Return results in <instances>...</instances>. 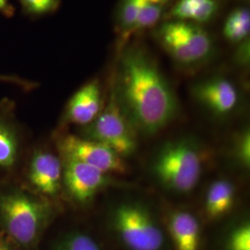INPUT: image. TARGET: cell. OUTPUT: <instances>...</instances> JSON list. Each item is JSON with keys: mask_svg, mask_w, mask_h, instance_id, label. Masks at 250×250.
<instances>
[{"mask_svg": "<svg viewBox=\"0 0 250 250\" xmlns=\"http://www.w3.org/2000/svg\"><path fill=\"white\" fill-rule=\"evenodd\" d=\"M111 84L120 106L138 134H158L178 115V100L170 83L140 47L121 51Z\"/></svg>", "mask_w": 250, "mask_h": 250, "instance_id": "cell-1", "label": "cell"}, {"mask_svg": "<svg viewBox=\"0 0 250 250\" xmlns=\"http://www.w3.org/2000/svg\"><path fill=\"white\" fill-rule=\"evenodd\" d=\"M226 250H250V224L244 220L236 224L229 232L226 244Z\"/></svg>", "mask_w": 250, "mask_h": 250, "instance_id": "cell-20", "label": "cell"}, {"mask_svg": "<svg viewBox=\"0 0 250 250\" xmlns=\"http://www.w3.org/2000/svg\"><path fill=\"white\" fill-rule=\"evenodd\" d=\"M57 250H102L99 243L88 234L73 232L63 238Z\"/></svg>", "mask_w": 250, "mask_h": 250, "instance_id": "cell-21", "label": "cell"}, {"mask_svg": "<svg viewBox=\"0 0 250 250\" xmlns=\"http://www.w3.org/2000/svg\"><path fill=\"white\" fill-rule=\"evenodd\" d=\"M239 60V62L247 64L250 61V42L249 40L240 44L239 47V55L237 57Z\"/></svg>", "mask_w": 250, "mask_h": 250, "instance_id": "cell-25", "label": "cell"}, {"mask_svg": "<svg viewBox=\"0 0 250 250\" xmlns=\"http://www.w3.org/2000/svg\"><path fill=\"white\" fill-rule=\"evenodd\" d=\"M224 36L232 44H242L249 40L250 33V9L240 7L232 9L225 19Z\"/></svg>", "mask_w": 250, "mask_h": 250, "instance_id": "cell-15", "label": "cell"}, {"mask_svg": "<svg viewBox=\"0 0 250 250\" xmlns=\"http://www.w3.org/2000/svg\"><path fill=\"white\" fill-rule=\"evenodd\" d=\"M162 12H163V5L154 4L146 0L138 13L137 18L134 21V25L128 31V33L125 35V37L119 42L118 44L119 49L123 50L125 44L128 42L129 38L134 36V34L155 26L161 18Z\"/></svg>", "mask_w": 250, "mask_h": 250, "instance_id": "cell-16", "label": "cell"}, {"mask_svg": "<svg viewBox=\"0 0 250 250\" xmlns=\"http://www.w3.org/2000/svg\"><path fill=\"white\" fill-rule=\"evenodd\" d=\"M146 0H122L117 16V26L120 33V40L125 37L134 25L138 13Z\"/></svg>", "mask_w": 250, "mask_h": 250, "instance_id": "cell-18", "label": "cell"}, {"mask_svg": "<svg viewBox=\"0 0 250 250\" xmlns=\"http://www.w3.org/2000/svg\"><path fill=\"white\" fill-rule=\"evenodd\" d=\"M15 13V8L9 0H0V14L7 18H11Z\"/></svg>", "mask_w": 250, "mask_h": 250, "instance_id": "cell-24", "label": "cell"}, {"mask_svg": "<svg viewBox=\"0 0 250 250\" xmlns=\"http://www.w3.org/2000/svg\"><path fill=\"white\" fill-rule=\"evenodd\" d=\"M229 156L237 167L244 170H250V131L245 127L232 135L229 147Z\"/></svg>", "mask_w": 250, "mask_h": 250, "instance_id": "cell-17", "label": "cell"}, {"mask_svg": "<svg viewBox=\"0 0 250 250\" xmlns=\"http://www.w3.org/2000/svg\"><path fill=\"white\" fill-rule=\"evenodd\" d=\"M166 227L175 250H199L200 223L188 208H170L166 216Z\"/></svg>", "mask_w": 250, "mask_h": 250, "instance_id": "cell-12", "label": "cell"}, {"mask_svg": "<svg viewBox=\"0 0 250 250\" xmlns=\"http://www.w3.org/2000/svg\"><path fill=\"white\" fill-rule=\"evenodd\" d=\"M237 200V188L232 180L220 177L206 188L202 202L203 214L208 221H218L229 214Z\"/></svg>", "mask_w": 250, "mask_h": 250, "instance_id": "cell-13", "label": "cell"}, {"mask_svg": "<svg viewBox=\"0 0 250 250\" xmlns=\"http://www.w3.org/2000/svg\"><path fill=\"white\" fill-rule=\"evenodd\" d=\"M0 250H15L9 244L6 238L0 235Z\"/></svg>", "mask_w": 250, "mask_h": 250, "instance_id": "cell-26", "label": "cell"}, {"mask_svg": "<svg viewBox=\"0 0 250 250\" xmlns=\"http://www.w3.org/2000/svg\"><path fill=\"white\" fill-rule=\"evenodd\" d=\"M193 98L216 117L230 116L238 109L241 94L232 80L214 76L199 81L192 87Z\"/></svg>", "mask_w": 250, "mask_h": 250, "instance_id": "cell-9", "label": "cell"}, {"mask_svg": "<svg viewBox=\"0 0 250 250\" xmlns=\"http://www.w3.org/2000/svg\"><path fill=\"white\" fill-rule=\"evenodd\" d=\"M53 215V207L43 198L13 191L0 197V219L9 237L30 248L36 244Z\"/></svg>", "mask_w": 250, "mask_h": 250, "instance_id": "cell-4", "label": "cell"}, {"mask_svg": "<svg viewBox=\"0 0 250 250\" xmlns=\"http://www.w3.org/2000/svg\"><path fill=\"white\" fill-rule=\"evenodd\" d=\"M62 186L74 202L85 205L100 192L116 186L112 175L87 164L63 158Z\"/></svg>", "mask_w": 250, "mask_h": 250, "instance_id": "cell-8", "label": "cell"}, {"mask_svg": "<svg viewBox=\"0 0 250 250\" xmlns=\"http://www.w3.org/2000/svg\"><path fill=\"white\" fill-rule=\"evenodd\" d=\"M104 107L101 84L98 79L85 83L69 100L64 120L69 124L86 126L90 125Z\"/></svg>", "mask_w": 250, "mask_h": 250, "instance_id": "cell-10", "label": "cell"}, {"mask_svg": "<svg viewBox=\"0 0 250 250\" xmlns=\"http://www.w3.org/2000/svg\"><path fill=\"white\" fill-rule=\"evenodd\" d=\"M209 161L205 146L194 136L164 141L149 161V173L155 183L173 196H187L202 178Z\"/></svg>", "mask_w": 250, "mask_h": 250, "instance_id": "cell-2", "label": "cell"}, {"mask_svg": "<svg viewBox=\"0 0 250 250\" xmlns=\"http://www.w3.org/2000/svg\"><path fill=\"white\" fill-rule=\"evenodd\" d=\"M59 145L63 158L81 161L107 174H125L128 170L125 159L95 140L69 134L61 139Z\"/></svg>", "mask_w": 250, "mask_h": 250, "instance_id": "cell-7", "label": "cell"}, {"mask_svg": "<svg viewBox=\"0 0 250 250\" xmlns=\"http://www.w3.org/2000/svg\"><path fill=\"white\" fill-rule=\"evenodd\" d=\"M17 157V143L9 126L0 122V167L9 168Z\"/></svg>", "mask_w": 250, "mask_h": 250, "instance_id": "cell-19", "label": "cell"}, {"mask_svg": "<svg viewBox=\"0 0 250 250\" xmlns=\"http://www.w3.org/2000/svg\"><path fill=\"white\" fill-rule=\"evenodd\" d=\"M23 11L30 16H43L53 13L60 7L61 0H18Z\"/></svg>", "mask_w": 250, "mask_h": 250, "instance_id": "cell-22", "label": "cell"}, {"mask_svg": "<svg viewBox=\"0 0 250 250\" xmlns=\"http://www.w3.org/2000/svg\"><path fill=\"white\" fill-rule=\"evenodd\" d=\"M219 9L217 0H177L170 9V20L204 23L212 20Z\"/></svg>", "mask_w": 250, "mask_h": 250, "instance_id": "cell-14", "label": "cell"}, {"mask_svg": "<svg viewBox=\"0 0 250 250\" xmlns=\"http://www.w3.org/2000/svg\"><path fill=\"white\" fill-rule=\"evenodd\" d=\"M83 128V137L106 145L125 160L138 147L139 134L120 106L112 84L107 103L99 116Z\"/></svg>", "mask_w": 250, "mask_h": 250, "instance_id": "cell-6", "label": "cell"}, {"mask_svg": "<svg viewBox=\"0 0 250 250\" xmlns=\"http://www.w3.org/2000/svg\"><path fill=\"white\" fill-rule=\"evenodd\" d=\"M63 163L53 153L41 151L34 156L29 180L45 197H55L62 188Z\"/></svg>", "mask_w": 250, "mask_h": 250, "instance_id": "cell-11", "label": "cell"}, {"mask_svg": "<svg viewBox=\"0 0 250 250\" xmlns=\"http://www.w3.org/2000/svg\"><path fill=\"white\" fill-rule=\"evenodd\" d=\"M147 1H149V2H151V3H154V4L164 5L165 3H167V2H168V1H170V0H147Z\"/></svg>", "mask_w": 250, "mask_h": 250, "instance_id": "cell-27", "label": "cell"}, {"mask_svg": "<svg viewBox=\"0 0 250 250\" xmlns=\"http://www.w3.org/2000/svg\"><path fill=\"white\" fill-rule=\"evenodd\" d=\"M108 222L128 250H162L165 234L155 208L141 197L116 199L108 208Z\"/></svg>", "mask_w": 250, "mask_h": 250, "instance_id": "cell-3", "label": "cell"}, {"mask_svg": "<svg viewBox=\"0 0 250 250\" xmlns=\"http://www.w3.org/2000/svg\"><path fill=\"white\" fill-rule=\"evenodd\" d=\"M0 83H9V84L18 86L21 89L27 91V92L36 89L37 87V83L36 82L27 80V79L21 78L17 75H12V74H0Z\"/></svg>", "mask_w": 250, "mask_h": 250, "instance_id": "cell-23", "label": "cell"}, {"mask_svg": "<svg viewBox=\"0 0 250 250\" xmlns=\"http://www.w3.org/2000/svg\"><path fill=\"white\" fill-rule=\"evenodd\" d=\"M157 37L170 58L183 67H195L213 50L211 37L199 24L170 20L158 29Z\"/></svg>", "mask_w": 250, "mask_h": 250, "instance_id": "cell-5", "label": "cell"}]
</instances>
